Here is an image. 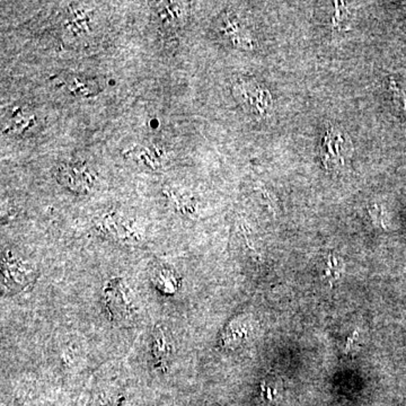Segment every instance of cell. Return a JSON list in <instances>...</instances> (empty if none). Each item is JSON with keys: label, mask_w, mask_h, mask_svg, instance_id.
<instances>
[{"label": "cell", "mask_w": 406, "mask_h": 406, "mask_svg": "<svg viewBox=\"0 0 406 406\" xmlns=\"http://www.w3.org/2000/svg\"><path fill=\"white\" fill-rule=\"evenodd\" d=\"M94 228L103 237L126 245H140L145 242V232L140 225L120 211L101 213L94 220Z\"/></svg>", "instance_id": "cell-1"}, {"label": "cell", "mask_w": 406, "mask_h": 406, "mask_svg": "<svg viewBox=\"0 0 406 406\" xmlns=\"http://www.w3.org/2000/svg\"><path fill=\"white\" fill-rule=\"evenodd\" d=\"M104 304L111 319L117 323L134 322L138 315V305L134 292L126 281L112 279L103 292Z\"/></svg>", "instance_id": "cell-2"}, {"label": "cell", "mask_w": 406, "mask_h": 406, "mask_svg": "<svg viewBox=\"0 0 406 406\" xmlns=\"http://www.w3.org/2000/svg\"><path fill=\"white\" fill-rule=\"evenodd\" d=\"M38 277L36 265L14 252L6 251L1 260V286L6 294H17L33 284Z\"/></svg>", "instance_id": "cell-3"}, {"label": "cell", "mask_w": 406, "mask_h": 406, "mask_svg": "<svg viewBox=\"0 0 406 406\" xmlns=\"http://www.w3.org/2000/svg\"><path fill=\"white\" fill-rule=\"evenodd\" d=\"M352 153L349 137L342 131L331 128L326 131L321 144V159L326 169H338L344 166Z\"/></svg>", "instance_id": "cell-4"}, {"label": "cell", "mask_w": 406, "mask_h": 406, "mask_svg": "<svg viewBox=\"0 0 406 406\" xmlns=\"http://www.w3.org/2000/svg\"><path fill=\"white\" fill-rule=\"evenodd\" d=\"M172 343L169 334L161 328L157 327L153 336L151 343V355H153L155 367L159 370H166L169 368V361L172 359Z\"/></svg>", "instance_id": "cell-5"}, {"label": "cell", "mask_w": 406, "mask_h": 406, "mask_svg": "<svg viewBox=\"0 0 406 406\" xmlns=\"http://www.w3.org/2000/svg\"><path fill=\"white\" fill-rule=\"evenodd\" d=\"M163 196L169 202V205L178 213L188 217H193L196 213V203L191 196L183 192L178 191L176 188L165 186L163 188Z\"/></svg>", "instance_id": "cell-6"}, {"label": "cell", "mask_w": 406, "mask_h": 406, "mask_svg": "<svg viewBox=\"0 0 406 406\" xmlns=\"http://www.w3.org/2000/svg\"><path fill=\"white\" fill-rule=\"evenodd\" d=\"M124 156L136 161L140 166L157 171L163 165V161L155 153L153 146L137 145L128 149Z\"/></svg>", "instance_id": "cell-7"}, {"label": "cell", "mask_w": 406, "mask_h": 406, "mask_svg": "<svg viewBox=\"0 0 406 406\" xmlns=\"http://www.w3.org/2000/svg\"><path fill=\"white\" fill-rule=\"evenodd\" d=\"M154 284L159 292L166 296L176 294L180 288L178 276L175 274L174 271L169 270L167 267L156 271L154 274Z\"/></svg>", "instance_id": "cell-8"}, {"label": "cell", "mask_w": 406, "mask_h": 406, "mask_svg": "<svg viewBox=\"0 0 406 406\" xmlns=\"http://www.w3.org/2000/svg\"><path fill=\"white\" fill-rule=\"evenodd\" d=\"M248 328L243 322L233 321L228 326L225 328L223 336H221V343L224 346H236L247 338Z\"/></svg>", "instance_id": "cell-9"}, {"label": "cell", "mask_w": 406, "mask_h": 406, "mask_svg": "<svg viewBox=\"0 0 406 406\" xmlns=\"http://www.w3.org/2000/svg\"><path fill=\"white\" fill-rule=\"evenodd\" d=\"M159 18L165 24H178V21L186 16V6L182 3H174V1H165L159 4Z\"/></svg>", "instance_id": "cell-10"}, {"label": "cell", "mask_w": 406, "mask_h": 406, "mask_svg": "<svg viewBox=\"0 0 406 406\" xmlns=\"http://www.w3.org/2000/svg\"><path fill=\"white\" fill-rule=\"evenodd\" d=\"M342 271H343V263H342L341 260L336 257V255L330 254L327 257L326 263H325L323 279L328 281V284L332 286L336 280L340 279Z\"/></svg>", "instance_id": "cell-11"}]
</instances>
